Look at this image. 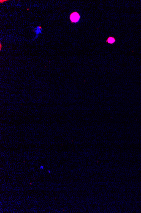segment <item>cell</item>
Instances as JSON below:
<instances>
[{
    "label": "cell",
    "instance_id": "obj_1",
    "mask_svg": "<svg viewBox=\"0 0 141 213\" xmlns=\"http://www.w3.org/2000/svg\"><path fill=\"white\" fill-rule=\"evenodd\" d=\"M80 18V16L79 14L76 12L72 13L70 15V19L72 22H77L79 21V19Z\"/></svg>",
    "mask_w": 141,
    "mask_h": 213
},
{
    "label": "cell",
    "instance_id": "obj_2",
    "mask_svg": "<svg viewBox=\"0 0 141 213\" xmlns=\"http://www.w3.org/2000/svg\"><path fill=\"white\" fill-rule=\"evenodd\" d=\"M42 27L40 26H38L35 29L34 32H36V33L37 35H39L42 32Z\"/></svg>",
    "mask_w": 141,
    "mask_h": 213
},
{
    "label": "cell",
    "instance_id": "obj_3",
    "mask_svg": "<svg viewBox=\"0 0 141 213\" xmlns=\"http://www.w3.org/2000/svg\"><path fill=\"white\" fill-rule=\"evenodd\" d=\"M115 39H114L113 38H110L108 39V42L109 43H111V44H112L113 43L115 42Z\"/></svg>",
    "mask_w": 141,
    "mask_h": 213
}]
</instances>
